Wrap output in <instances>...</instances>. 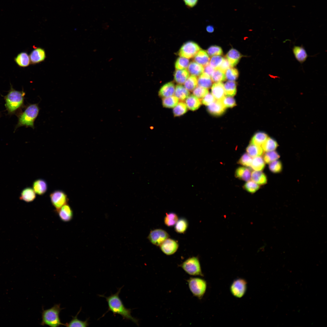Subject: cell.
Returning <instances> with one entry per match:
<instances>
[{
	"instance_id": "6f0895ef",
	"label": "cell",
	"mask_w": 327,
	"mask_h": 327,
	"mask_svg": "<svg viewBox=\"0 0 327 327\" xmlns=\"http://www.w3.org/2000/svg\"><path fill=\"white\" fill-rule=\"evenodd\" d=\"M206 31L209 33H212L214 31V28L213 26L211 25H208L206 27Z\"/></svg>"
},
{
	"instance_id": "484cf974",
	"label": "cell",
	"mask_w": 327,
	"mask_h": 327,
	"mask_svg": "<svg viewBox=\"0 0 327 327\" xmlns=\"http://www.w3.org/2000/svg\"><path fill=\"white\" fill-rule=\"evenodd\" d=\"M187 68L189 72L195 76H200L204 71L203 67L194 61L191 62Z\"/></svg>"
},
{
	"instance_id": "c3c4849f",
	"label": "cell",
	"mask_w": 327,
	"mask_h": 327,
	"mask_svg": "<svg viewBox=\"0 0 327 327\" xmlns=\"http://www.w3.org/2000/svg\"><path fill=\"white\" fill-rule=\"evenodd\" d=\"M282 165L281 162L276 160L272 161L269 165V169L270 171L273 173H279L282 170Z\"/></svg>"
},
{
	"instance_id": "3957f363",
	"label": "cell",
	"mask_w": 327,
	"mask_h": 327,
	"mask_svg": "<svg viewBox=\"0 0 327 327\" xmlns=\"http://www.w3.org/2000/svg\"><path fill=\"white\" fill-rule=\"evenodd\" d=\"M39 111L37 104H31L25 107L23 111H21L16 115L18 121L15 127V130L21 126L34 128V122L37 117Z\"/></svg>"
},
{
	"instance_id": "ab89813d",
	"label": "cell",
	"mask_w": 327,
	"mask_h": 327,
	"mask_svg": "<svg viewBox=\"0 0 327 327\" xmlns=\"http://www.w3.org/2000/svg\"><path fill=\"white\" fill-rule=\"evenodd\" d=\"M198 81L196 76L189 77L184 83V87L188 91H192L197 86Z\"/></svg>"
},
{
	"instance_id": "816d5d0a",
	"label": "cell",
	"mask_w": 327,
	"mask_h": 327,
	"mask_svg": "<svg viewBox=\"0 0 327 327\" xmlns=\"http://www.w3.org/2000/svg\"><path fill=\"white\" fill-rule=\"evenodd\" d=\"M207 53L210 56L220 55L223 52L222 48L216 45H213L209 47L207 50Z\"/></svg>"
},
{
	"instance_id": "30bf717a",
	"label": "cell",
	"mask_w": 327,
	"mask_h": 327,
	"mask_svg": "<svg viewBox=\"0 0 327 327\" xmlns=\"http://www.w3.org/2000/svg\"><path fill=\"white\" fill-rule=\"evenodd\" d=\"M169 237V235L166 231L162 229H158L151 230L147 237L152 244L160 246Z\"/></svg>"
},
{
	"instance_id": "9c48e42d",
	"label": "cell",
	"mask_w": 327,
	"mask_h": 327,
	"mask_svg": "<svg viewBox=\"0 0 327 327\" xmlns=\"http://www.w3.org/2000/svg\"><path fill=\"white\" fill-rule=\"evenodd\" d=\"M200 49V47L196 43L188 41L181 47L179 54L180 57L190 58L194 57Z\"/></svg>"
},
{
	"instance_id": "f35d334b",
	"label": "cell",
	"mask_w": 327,
	"mask_h": 327,
	"mask_svg": "<svg viewBox=\"0 0 327 327\" xmlns=\"http://www.w3.org/2000/svg\"><path fill=\"white\" fill-rule=\"evenodd\" d=\"M178 220V216L175 213L173 212L167 213L164 218V222L167 226H172L175 225Z\"/></svg>"
},
{
	"instance_id": "5b68a950",
	"label": "cell",
	"mask_w": 327,
	"mask_h": 327,
	"mask_svg": "<svg viewBox=\"0 0 327 327\" xmlns=\"http://www.w3.org/2000/svg\"><path fill=\"white\" fill-rule=\"evenodd\" d=\"M187 282L189 289L193 296L199 299H201L206 291V281L200 278L190 277Z\"/></svg>"
},
{
	"instance_id": "f907efd6",
	"label": "cell",
	"mask_w": 327,
	"mask_h": 327,
	"mask_svg": "<svg viewBox=\"0 0 327 327\" xmlns=\"http://www.w3.org/2000/svg\"><path fill=\"white\" fill-rule=\"evenodd\" d=\"M208 93L207 89L199 86H197L193 91V95L199 99L202 98Z\"/></svg>"
},
{
	"instance_id": "7402d4cb",
	"label": "cell",
	"mask_w": 327,
	"mask_h": 327,
	"mask_svg": "<svg viewBox=\"0 0 327 327\" xmlns=\"http://www.w3.org/2000/svg\"><path fill=\"white\" fill-rule=\"evenodd\" d=\"M194 57L195 62L203 66H205L209 63L210 57L207 53L204 50H200Z\"/></svg>"
},
{
	"instance_id": "d6986e66",
	"label": "cell",
	"mask_w": 327,
	"mask_h": 327,
	"mask_svg": "<svg viewBox=\"0 0 327 327\" xmlns=\"http://www.w3.org/2000/svg\"><path fill=\"white\" fill-rule=\"evenodd\" d=\"M241 57L242 55L240 52L233 48L230 49L226 55V58L232 67L237 64Z\"/></svg>"
},
{
	"instance_id": "681fc988",
	"label": "cell",
	"mask_w": 327,
	"mask_h": 327,
	"mask_svg": "<svg viewBox=\"0 0 327 327\" xmlns=\"http://www.w3.org/2000/svg\"><path fill=\"white\" fill-rule=\"evenodd\" d=\"M220 101L226 108L232 107L236 105L235 100L231 96H225Z\"/></svg>"
},
{
	"instance_id": "f5cc1de1",
	"label": "cell",
	"mask_w": 327,
	"mask_h": 327,
	"mask_svg": "<svg viewBox=\"0 0 327 327\" xmlns=\"http://www.w3.org/2000/svg\"><path fill=\"white\" fill-rule=\"evenodd\" d=\"M215 99L211 94L208 93L202 99V103L206 106L210 104L215 101Z\"/></svg>"
},
{
	"instance_id": "1f68e13d",
	"label": "cell",
	"mask_w": 327,
	"mask_h": 327,
	"mask_svg": "<svg viewBox=\"0 0 327 327\" xmlns=\"http://www.w3.org/2000/svg\"><path fill=\"white\" fill-rule=\"evenodd\" d=\"M225 95L230 96H234L236 92V84L234 81H229L224 85Z\"/></svg>"
},
{
	"instance_id": "bcb514c9",
	"label": "cell",
	"mask_w": 327,
	"mask_h": 327,
	"mask_svg": "<svg viewBox=\"0 0 327 327\" xmlns=\"http://www.w3.org/2000/svg\"><path fill=\"white\" fill-rule=\"evenodd\" d=\"M224 58L220 55L212 57L209 62V64L214 69H218L222 63Z\"/></svg>"
},
{
	"instance_id": "277c9868",
	"label": "cell",
	"mask_w": 327,
	"mask_h": 327,
	"mask_svg": "<svg viewBox=\"0 0 327 327\" xmlns=\"http://www.w3.org/2000/svg\"><path fill=\"white\" fill-rule=\"evenodd\" d=\"M63 309L60 307V304L55 305L49 309H43L41 314L42 321L41 325H47L51 327H57L64 325L61 321L59 314Z\"/></svg>"
},
{
	"instance_id": "ee69618b",
	"label": "cell",
	"mask_w": 327,
	"mask_h": 327,
	"mask_svg": "<svg viewBox=\"0 0 327 327\" xmlns=\"http://www.w3.org/2000/svg\"><path fill=\"white\" fill-rule=\"evenodd\" d=\"M246 182L243 185V187L249 193H254L259 189L260 186L259 185L253 180H249Z\"/></svg>"
},
{
	"instance_id": "74e56055",
	"label": "cell",
	"mask_w": 327,
	"mask_h": 327,
	"mask_svg": "<svg viewBox=\"0 0 327 327\" xmlns=\"http://www.w3.org/2000/svg\"><path fill=\"white\" fill-rule=\"evenodd\" d=\"M178 99L175 96L163 98L162 103L164 107L167 108H172L175 107L178 104Z\"/></svg>"
},
{
	"instance_id": "cb8c5ba5",
	"label": "cell",
	"mask_w": 327,
	"mask_h": 327,
	"mask_svg": "<svg viewBox=\"0 0 327 327\" xmlns=\"http://www.w3.org/2000/svg\"><path fill=\"white\" fill-rule=\"evenodd\" d=\"M185 103L187 108L192 111L197 110L201 105V102L199 99L193 94L190 95L186 98Z\"/></svg>"
},
{
	"instance_id": "7bdbcfd3",
	"label": "cell",
	"mask_w": 327,
	"mask_h": 327,
	"mask_svg": "<svg viewBox=\"0 0 327 327\" xmlns=\"http://www.w3.org/2000/svg\"><path fill=\"white\" fill-rule=\"evenodd\" d=\"M225 74L226 79L230 81L236 80L239 75L238 70L232 67L228 68L225 71Z\"/></svg>"
},
{
	"instance_id": "ba28073f",
	"label": "cell",
	"mask_w": 327,
	"mask_h": 327,
	"mask_svg": "<svg viewBox=\"0 0 327 327\" xmlns=\"http://www.w3.org/2000/svg\"><path fill=\"white\" fill-rule=\"evenodd\" d=\"M51 203L56 211L68 203L69 199L67 194L61 190H55L50 194Z\"/></svg>"
},
{
	"instance_id": "60d3db41",
	"label": "cell",
	"mask_w": 327,
	"mask_h": 327,
	"mask_svg": "<svg viewBox=\"0 0 327 327\" xmlns=\"http://www.w3.org/2000/svg\"><path fill=\"white\" fill-rule=\"evenodd\" d=\"M280 156L278 153L274 151L266 152L264 154L263 159L265 163L269 164L271 162L278 159Z\"/></svg>"
},
{
	"instance_id": "7a4b0ae2",
	"label": "cell",
	"mask_w": 327,
	"mask_h": 327,
	"mask_svg": "<svg viewBox=\"0 0 327 327\" xmlns=\"http://www.w3.org/2000/svg\"><path fill=\"white\" fill-rule=\"evenodd\" d=\"M25 95V93L23 90H16L11 84L7 94L4 97L5 106L8 114L17 115L22 111L24 106Z\"/></svg>"
},
{
	"instance_id": "8fae6325",
	"label": "cell",
	"mask_w": 327,
	"mask_h": 327,
	"mask_svg": "<svg viewBox=\"0 0 327 327\" xmlns=\"http://www.w3.org/2000/svg\"><path fill=\"white\" fill-rule=\"evenodd\" d=\"M162 251L165 254L170 255L174 253L177 250L179 245L176 241L168 238L160 246Z\"/></svg>"
},
{
	"instance_id": "52a82bcc",
	"label": "cell",
	"mask_w": 327,
	"mask_h": 327,
	"mask_svg": "<svg viewBox=\"0 0 327 327\" xmlns=\"http://www.w3.org/2000/svg\"><path fill=\"white\" fill-rule=\"evenodd\" d=\"M247 287V281L244 279L239 278L233 281L230 286V291L234 297L241 298L245 295Z\"/></svg>"
},
{
	"instance_id": "9f6ffc18",
	"label": "cell",
	"mask_w": 327,
	"mask_h": 327,
	"mask_svg": "<svg viewBox=\"0 0 327 327\" xmlns=\"http://www.w3.org/2000/svg\"><path fill=\"white\" fill-rule=\"evenodd\" d=\"M214 70L215 69L212 68L209 64H208L205 66L204 71L205 73L207 74L211 77V76Z\"/></svg>"
},
{
	"instance_id": "5bb4252c",
	"label": "cell",
	"mask_w": 327,
	"mask_h": 327,
	"mask_svg": "<svg viewBox=\"0 0 327 327\" xmlns=\"http://www.w3.org/2000/svg\"><path fill=\"white\" fill-rule=\"evenodd\" d=\"M29 57L31 63L34 64L43 61L46 58L45 50L41 48L34 49L30 53Z\"/></svg>"
},
{
	"instance_id": "4fadbf2b",
	"label": "cell",
	"mask_w": 327,
	"mask_h": 327,
	"mask_svg": "<svg viewBox=\"0 0 327 327\" xmlns=\"http://www.w3.org/2000/svg\"><path fill=\"white\" fill-rule=\"evenodd\" d=\"M292 51L296 60L301 64L304 62L309 56L302 45L294 46L292 48Z\"/></svg>"
},
{
	"instance_id": "d6a6232c",
	"label": "cell",
	"mask_w": 327,
	"mask_h": 327,
	"mask_svg": "<svg viewBox=\"0 0 327 327\" xmlns=\"http://www.w3.org/2000/svg\"><path fill=\"white\" fill-rule=\"evenodd\" d=\"M268 137L267 134L264 132H257L253 137L250 144L261 146Z\"/></svg>"
},
{
	"instance_id": "ffe728a7",
	"label": "cell",
	"mask_w": 327,
	"mask_h": 327,
	"mask_svg": "<svg viewBox=\"0 0 327 327\" xmlns=\"http://www.w3.org/2000/svg\"><path fill=\"white\" fill-rule=\"evenodd\" d=\"M14 61L21 67H27L31 63L29 56L25 52H22L18 54L15 58Z\"/></svg>"
},
{
	"instance_id": "e575fe53",
	"label": "cell",
	"mask_w": 327,
	"mask_h": 327,
	"mask_svg": "<svg viewBox=\"0 0 327 327\" xmlns=\"http://www.w3.org/2000/svg\"><path fill=\"white\" fill-rule=\"evenodd\" d=\"M265 165L263 158L261 156H258L252 159L250 167L254 170L261 171L264 169Z\"/></svg>"
},
{
	"instance_id": "b9f144b4",
	"label": "cell",
	"mask_w": 327,
	"mask_h": 327,
	"mask_svg": "<svg viewBox=\"0 0 327 327\" xmlns=\"http://www.w3.org/2000/svg\"><path fill=\"white\" fill-rule=\"evenodd\" d=\"M211 78L213 82H222L226 79L225 73L219 69H215Z\"/></svg>"
},
{
	"instance_id": "11a10c76",
	"label": "cell",
	"mask_w": 327,
	"mask_h": 327,
	"mask_svg": "<svg viewBox=\"0 0 327 327\" xmlns=\"http://www.w3.org/2000/svg\"><path fill=\"white\" fill-rule=\"evenodd\" d=\"M187 7L192 8L197 4L199 0H183Z\"/></svg>"
},
{
	"instance_id": "d4e9b609",
	"label": "cell",
	"mask_w": 327,
	"mask_h": 327,
	"mask_svg": "<svg viewBox=\"0 0 327 327\" xmlns=\"http://www.w3.org/2000/svg\"><path fill=\"white\" fill-rule=\"evenodd\" d=\"M251 179L259 185H264L267 182L266 175L261 171H253L251 174Z\"/></svg>"
},
{
	"instance_id": "8d00e7d4",
	"label": "cell",
	"mask_w": 327,
	"mask_h": 327,
	"mask_svg": "<svg viewBox=\"0 0 327 327\" xmlns=\"http://www.w3.org/2000/svg\"><path fill=\"white\" fill-rule=\"evenodd\" d=\"M188 108L185 103L180 102L173 107V113L174 116L179 117L186 113L187 111Z\"/></svg>"
},
{
	"instance_id": "83f0119b",
	"label": "cell",
	"mask_w": 327,
	"mask_h": 327,
	"mask_svg": "<svg viewBox=\"0 0 327 327\" xmlns=\"http://www.w3.org/2000/svg\"><path fill=\"white\" fill-rule=\"evenodd\" d=\"M246 151L251 157L261 156L263 154V150L260 146L250 144L246 148Z\"/></svg>"
},
{
	"instance_id": "4316f807",
	"label": "cell",
	"mask_w": 327,
	"mask_h": 327,
	"mask_svg": "<svg viewBox=\"0 0 327 327\" xmlns=\"http://www.w3.org/2000/svg\"><path fill=\"white\" fill-rule=\"evenodd\" d=\"M189 74L186 69L177 70L174 74V79L176 82L182 84H184L189 77Z\"/></svg>"
},
{
	"instance_id": "6da1fadb",
	"label": "cell",
	"mask_w": 327,
	"mask_h": 327,
	"mask_svg": "<svg viewBox=\"0 0 327 327\" xmlns=\"http://www.w3.org/2000/svg\"><path fill=\"white\" fill-rule=\"evenodd\" d=\"M123 287V286L118 289L115 293L111 294L109 296L106 297L104 295H99V296L104 298L106 299L108 304V310L104 315L111 311L114 315H115L116 314L120 315L123 319L130 320L138 325V320L133 317L131 315L132 309L126 308L119 297V295Z\"/></svg>"
},
{
	"instance_id": "d590c367",
	"label": "cell",
	"mask_w": 327,
	"mask_h": 327,
	"mask_svg": "<svg viewBox=\"0 0 327 327\" xmlns=\"http://www.w3.org/2000/svg\"><path fill=\"white\" fill-rule=\"evenodd\" d=\"M188 223L187 220L184 218H181L178 220L175 224L174 229L176 232L183 233L187 230Z\"/></svg>"
},
{
	"instance_id": "7c38bea8",
	"label": "cell",
	"mask_w": 327,
	"mask_h": 327,
	"mask_svg": "<svg viewBox=\"0 0 327 327\" xmlns=\"http://www.w3.org/2000/svg\"><path fill=\"white\" fill-rule=\"evenodd\" d=\"M56 212L58 213L61 220L63 222H69L73 218V211L68 203L63 206Z\"/></svg>"
},
{
	"instance_id": "db71d44e",
	"label": "cell",
	"mask_w": 327,
	"mask_h": 327,
	"mask_svg": "<svg viewBox=\"0 0 327 327\" xmlns=\"http://www.w3.org/2000/svg\"><path fill=\"white\" fill-rule=\"evenodd\" d=\"M230 67H231L228 61L226 58H224L222 63L218 69L225 73L226 71Z\"/></svg>"
},
{
	"instance_id": "e0dca14e",
	"label": "cell",
	"mask_w": 327,
	"mask_h": 327,
	"mask_svg": "<svg viewBox=\"0 0 327 327\" xmlns=\"http://www.w3.org/2000/svg\"><path fill=\"white\" fill-rule=\"evenodd\" d=\"M32 187L35 193L39 195L44 194L48 189L47 182L45 180L41 179L35 180L33 183Z\"/></svg>"
},
{
	"instance_id": "603a6c76",
	"label": "cell",
	"mask_w": 327,
	"mask_h": 327,
	"mask_svg": "<svg viewBox=\"0 0 327 327\" xmlns=\"http://www.w3.org/2000/svg\"><path fill=\"white\" fill-rule=\"evenodd\" d=\"M36 194L32 188L26 187L22 191L20 199L27 202H31L36 198Z\"/></svg>"
},
{
	"instance_id": "9a60e30c",
	"label": "cell",
	"mask_w": 327,
	"mask_h": 327,
	"mask_svg": "<svg viewBox=\"0 0 327 327\" xmlns=\"http://www.w3.org/2000/svg\"><path fill=\"white\" fill-rule=\"evenodd\" d=\"M207 106L208 111L215 115H221L224 113L226 109L220 100H215Z\"/></svg>"
},
{
	"instance_id": "f1b7e54d",
	"label": "cell",
	"mask_w": 327,
	"mask_h": 327,
	"mask_svg": "<svg viewBox=\"0 0 327 327\" xmlns=\"http://www.w3.org/2000/svg\"><path fill=\"white\" fill-rule=\"evenodd\" d=\"M174 94L175 96L181 101L186 100L190 95L189 91L184 86L179 84L176 86Z\"/></svg>"
},
{
	"instance_id": "f6af8a7d",
	"label": "cell",
	"mask_w": 327,
	"mask_h": 327,
	"mask_svg": "<svg viewBox=\"0 0 327 327\" xmlns=\"http://www.w3.org/2000/svg\"><path fill=\"white\" fill-rule=\"evenodd\" d=\"M189 64V60L187 58L180 57L178 58L175 63V67L177 70L185 69Z\"/></svg>"
},
{
	"instance_id": "4dcf8cb0",
	"label": "cell",
	"mask_w": 327,
	"mask_h": 327,
	"mask_svg": "<svg viewBox=\"0 0 327 327\" xmlns=\"http://www.w3.org/2000/svg\"><path fill=\"white\" fill-rule=\"evenodd\" d=\"M81 308L78 312L77 314L74 316L72 317V319L68 323L64 324V326L67 327H87L89 326L88 319H87L85 321H81L78 318L77 316L81 311Z\"/></svg>"
},
{
	"instance_id": "f546056e",
	"label": "cell",
	"mask_w": 327,
	"mask_h": 327,
	"mask_svg": "<svg viewBox=\"0 0 327 327\" xmlns=\"http://www.w3.org/2000/svg\"><path fill=\"white\" fill-rule=\"evenodd\" d=\"M197 81L199 86L207 89L211 86L213 82L211 77L205 72H203L200 76Z\"/></svg>"
},
{
	"instance_id": "2e32d148",
	"label": "cell",
	"mask_w": 327,
	"mask_h": 327,
	"mask_svg": "<svg viewBox=\"0 0 327 327\" xmlns=\"http://www.w3.org/2000/svg\"><path fill=\"white\" fill-rule=\"evenodd\" d=\"M211 94L216 100H221L225 96L223 84L222 82L214 83L211 87Z\"/></svg>"
},
{
	"instance_id": "8992f818",
	"label": "cell",
	"mask_w": 327,
	"mask_h": 327,
	"mask_svg": "<svg viewBox=\"0 0 327 327\" xmlns=\"http://www.w3.org/2000/svg\"><path fill=\"white\" fill-rule=\"evenodd\" d=\"M180 266L186 273L190 275L204 276L199 259L197 257L189 258Z\"/></svg>"
},
{
	"instance_id": "7dc6e473",
	"label": "cell",
	"mask_w": 327,
	"mask_h": 327,
	"mask_svg": "<svg viewBox=\"0 0 327 327\" xmlns=\"http://www.w3.org/2000/svg\"><path fill=\"white\" fill-rule=\"evenodd\" d=\"M252 158L247 153H244L238 161V163L246 167H250Z\"/></svg>"
},
{
	"instance_id": "ac0fdd59",
	"label": "cell",
	"mask_w": 327,
	"mask_h": 327,
	"mask_svg": "<svg viewBox=\"0 0 327 327\" xmlns=\"http://www.w3.org/2000/svg\"><path fill=\"white\" fill-rule=\"evenodd\" d=\"M175 90V87L173 83L169 82L164 84L160 88L158 94L163 98L169 97L173 95Z\"/></svg>"
},
{
	"instance_id": "836d02e7",
	"label": "cell",
	"mask_w": 327,
	"mask_h": 327,
	"mask_svg": "<svg viewBox=\"0 0 327 327\" xmlns=\"http://www.w3.org/2000/svg\"><path fill=\"white\" fill-rule=\"evenodd\" d=\"M278 146L276 141L274 139L268 137L261 147L263 151L268 152L275 150Z\"/></svg>"
},
{
	"instance_id": "44dd1931",
	"label": "cell",
	"mask_w": 327,
	"mask_h": 327,
	"mask_svg": "<svg viewBox=\"0 0 327 327\" xmlns=\"http://www.w3.org/2000/svg\"><path fill=\"white\" fill-rule=\"evenodd\" d=\"M251 173L250 170L245 167H239L235 172V176L238 179L247 181L251 179Z\"/></svg>"
}]
</instances>
